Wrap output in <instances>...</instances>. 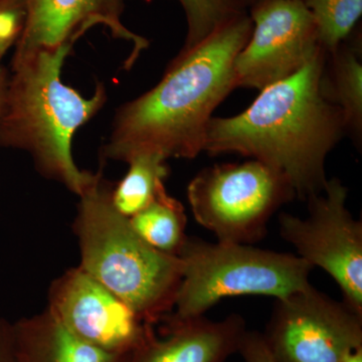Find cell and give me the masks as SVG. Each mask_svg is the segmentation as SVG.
<instances>
[{"label": "cell", "instance_id": "11", "mask_svg": "<svg viewBox=\"0 0 362 362\" xmlns=\"http://www.w3.org/2000/svg\"><path fill=\"white\" fill-rule=\"evenodd\" d=\"M25 21L16 42L13 61L40 51L74 45L95 25L108 28L114 39L132 45L124 66L130 70L149 42L131 32L122 21L125 0H21Z\"/></svg>", "mask_w": 362, "mask_h": 362}, {"label": "cell", "instance_id": "20", "mask_svg": "<svg viewBox=\"0 0 362 362\" xmlns=\"http://www.w3.org/2000/svg\"><path fill=\"white\" fill-rule=\"evenodd\" d=\"M238 352L245 362H275L267 347L263 334L247 330L240 340Z\"/></svg>", "mask_w": 362, "mask_h": 362}, {"label": "cell", "instance_id": "22", "mask_svg": "<svg viewBox=\"0 0 362 362\" xmlns=\"http://www.w3.org/2000/svg\"><path fill=\"white\" fill-rule=\"evenodd\" d=\"M0 58V63H1ZM6 83L4 80V71L1 70V64H0V114H1L2 106H4V96H6Z\"/></svg>", "mask_w": 362, "mask_h": 362}, {"label": "cell", "instance_id": "4", "mask_svg": "<svg viewBox=\"0 0 362 362\" xmlns=\"http://www.w3.org/2000/svg\"><path fill=\"white\" fill-rule=\"evenodd\" d=\"M110 185L97 173L78 197L74 228L80 268L156 325L173 310L182 277L180 258L158 251L135 232L111 202Z\"/></svg>", "mask_w": 362, "mask_h": 362}, {"label": "cell", "instance_id": "13", "mask_svg": "<svg viewBox=\"0 0 362 362\" xmlns=\"http://www.w3.org/2000/svg\"><path fill=\"white\" fill-rule=\"evenodd\" d=\"M16 362H124L74 335L49 309L11 323Z\"/></svg>", "mask_w": 362, "mask_h": 362}, {"label": "cell", "instance_id": "2", "mask_svg": "<svg viewBox=\"0 0 362 362\" xmlns=\"http://www.w3.org/2000/svg\"><path fill=\"white\" fill-rule=\"evenodd\" d=\"M325 56L321 49L291 77L262 90L242 113L213 117L204 151L265 163L286 176L303 201L323 192L326 158L347 134L341 112L321 94Z\"/></svg>", "mask_w": 362, "mask_h": 362}, {"label": "cell", "instance_id": "18", "mask_svg": "<svg viewBox=\"0 0 362 362\" xmlns=\"http://www.w3.org/2000/svg\"><path fill=\"white\" fill-rule=\"evenodd\" d=\"M187 18V37L180 52L194 49L211 33L247 9L242 0H177Z\"/></svg>", "mask_w": 362, "mask_h": 362}, {"label": "cell", "instance_id": "7", "mask_svg": "<svg viewBox=\"0 0 362 362\" xmlns=\"http://www.w3.org/2000/svg\"><path fill=\"white\" fill-rule=\"evenodd\" d=\"M347 188L337 177L306 199L308 216H279L281 237L297 256L329 274L343 301L362 314V223L346 206Z\"/></svg>", "mask_w": 362, "mask_h": 362}, {"label": "cell", "instance_id": "21", "mask_svg": "<svg viewBox=\"0 0 362 362\" xmlns=\"http://www.w3.org/2000/svg\"><path fill=\"white\" fill-rule=\"evenodd\" d=\"M0 362H16L11 323L0 317Z\"/></svg>", "mask_w": 362, "mask_h": 362}, {"label": "cell", "instance_id": "8", "mask_svg": "<svg viewBox=\"0 0 362 362\" xmlns=\"http://www.w3.org/2000/svg\"><path fill=\"white\" fill-rule=\"evenodd\" d=\"M262 334L275 362H344L362 349V314L310 284L276 299Z\"/></svg>", "mask_w": 362, "mask_h": 362}, {"label": "cell", "instance_id": "9", "mask_svg": "<svg viewBox=\"0 0 362 362\" xmlns=\"http://www.w3.org/2000/svg\"><path fill=\"white\" fill-rule=\"evenodd\" d=\"M249 14L251 37L233 61L235 88L264 90L291 77L322 49L302 0H270Z\"/></svg>", "mask_w": 362, "mask_h": 362}, {"label": "cell", "instance_id": "19", "mask_svg": "<svg viewBox=\"0 0 362 362\" xmlns=\"http://www.w3.org/2000/svg\"><path fill=\"white\" fill-rule=\"evenodd\" d=\"M25 21L21 0H0V58L20 39Z\"/></svg>", "mask_w": 362, "mask_h": 362}, {"label": "cell", "instance_id": "16", "mask_svg": "<svg viewBox=\"0 0 362 362\" xmlns=\"http://www.w3.org/2000/svg\"><path fill=\"white\" fill-rule=\"evenodd\" d=\"M165 157L141 153L126 162L127 173L112 187L111 202L117 211L131 218L145 209L164 185L168 175Z\"/></svg>", "mask_w": 362, "mask_h": 362}, {"label": "cell", "instance_id": "12", "mask_svg": "<svg viewBox=\"0 0 362 362\" xmlns=\"http://www.w3.org/2000/svg\"><path fill=\"white\" fill-rule=\"evenodd\" d=\"M160 322L159 334L150 326L124 362H226L239 350L247 331L246 321L237 313L218 321L166 316Z\"/></svg>", "mask_w": 362, "mask_h": 362}, {"label": "cell", "instance_id": "15", "mask_svg": "<svg viewBox=\"0 0 362 362\" xmlns=\"http://www.w3.org/2000/svg\"><path fill=\"white\" fill-rule=\"evenodd\" d=\"M135 232L147 244L168 255L177 256L187 235V214L182 204L166 192L159 190L153 201L129 218Z\"/></svg>", "mask_w": 362, "mask_h": 362}, {"label": "cell", "instance_id": "6", "mask_svg": "<svg viewBox=\"0 0 362 362\" xmlns=\"http://www.w3.org/2000/svg\"><path fill=\"white\" fill-rule=\"evenodd\" d=\"M296 197L286 176L254 159L204 168L187 187L194 220L232 244L264 239L272 216Z\"/></svg>", "mask_w": 362, "mask_h": 362}, {"label": "cell", "instance_id": "5", "mask_svg": "<svg viewBox=\"0 0 362 362\" xmlns=\"http://www.w3.org/2000/svg\"><path fill=\"white\" fill-rule=\"evenodd\" d=\"M177 257L182 277L173 310L168 315L175 320L204 316L228 297L263 295L282 299L310 285L313 269L287 252L189 237Z\"/></svg>", "mask_w": 362, "mask_h": 362}, {"label": "cell", "instance_id": "10", "mask_svg": "<svg viewBox=\"0 0 362 362\" xmlns=\"http://www.w3.org/2000/svg\"><path fill=\"white\" fill-rule=\"evenodd\" d=\"M47 309L83 341L112 354H129L151 326L80 267L52 283Z\"/></svg>", "mask_w": 362, "mask_h": 362}, {"label": "cell", "instance_id": "17", "mask_svg": "<svg viewBox=\"0 0 362 362\" xmlns=\"http://www.w3.org/2000/svg\"><path fill=\"white\" fill-rule=\"evenodd\" d=\"M316 23L319 45L327 54L334 51L356 30L362 16V0H302Z\"/></svg>", "mask_w": 362, "mask_h": 362}, {"label": "cell", "instance_id": "24", "mask_svg": "<svg viewBox=\"0 0 362 362\" xmlns=\"http://www.w3.org/2000/svg\"><path fill=\"white\" fill-rule=\"evenodd\" d=\"M344 362H362V349L354 351Z\"/></svg>", "mask_w": 362, "mask_h": 362}, {"label": "cell", "instance_id": "3", "mask_svg": "<svg viewBox=\"0 0 362 362\" xmlns=\"http://www.w3.org/2000/svg\"><path fill=\"white\" fill-rule=\"evenodd\" d=\"M71 47L66 44L40 49L13 61V75L0 114V146L28 152L42 175L78 197L97 173L78 168L71 140L101 110L107 93L98 84L94 95L85 98L62 82V68Z\"/></svg>", "mask_w": 362, "mask_h": 362}, {"label": "cell", "instance_id": "1", "mask_svg": "<svg viewBox=\"0 0 362 362\" xmlns=\"http://www.w3.org/2000/svg\"><path fill=\"white\" fill-rule=\"evenodd\" d=\"M252 30L251 16L245 13L180 52L156 87L117 111L104 156L127 162L141 153L199 156L214 111L235 89L233 61Z\"/></svg>", "mask_w": 362, "mask_h": 362}, {"label": "cell", "instance_id": "14", "mask_svg": "<svg viewBox=\"0 0 362 362\" xmlns=\"http://www.w3.org/2000/svg\"><path fill=\"white\" fill-rule=\"evenodd\" d=\"M324 99L341 112L347 134L361 145L362 45L361 30L352 33L334 51L327 52L320 76Z\"/></svg>", "mask_w": 362, "mask_h": 362}, {"label": "cell", "instance_id": "23", "mask_svg": "<svg viewBox=\"0 0 362 362\" xmlns=\"http://www.w3.org/2000/svg\"><path fill=\"white\" fill-rule=\"evenodd\" d=\"M242 1L245 6H246L247 11H249L252 7L264 4V2L270 1V0H242Z\"/></svg>", "mask_w": 362, "mask_h": 362}]
</instances>
